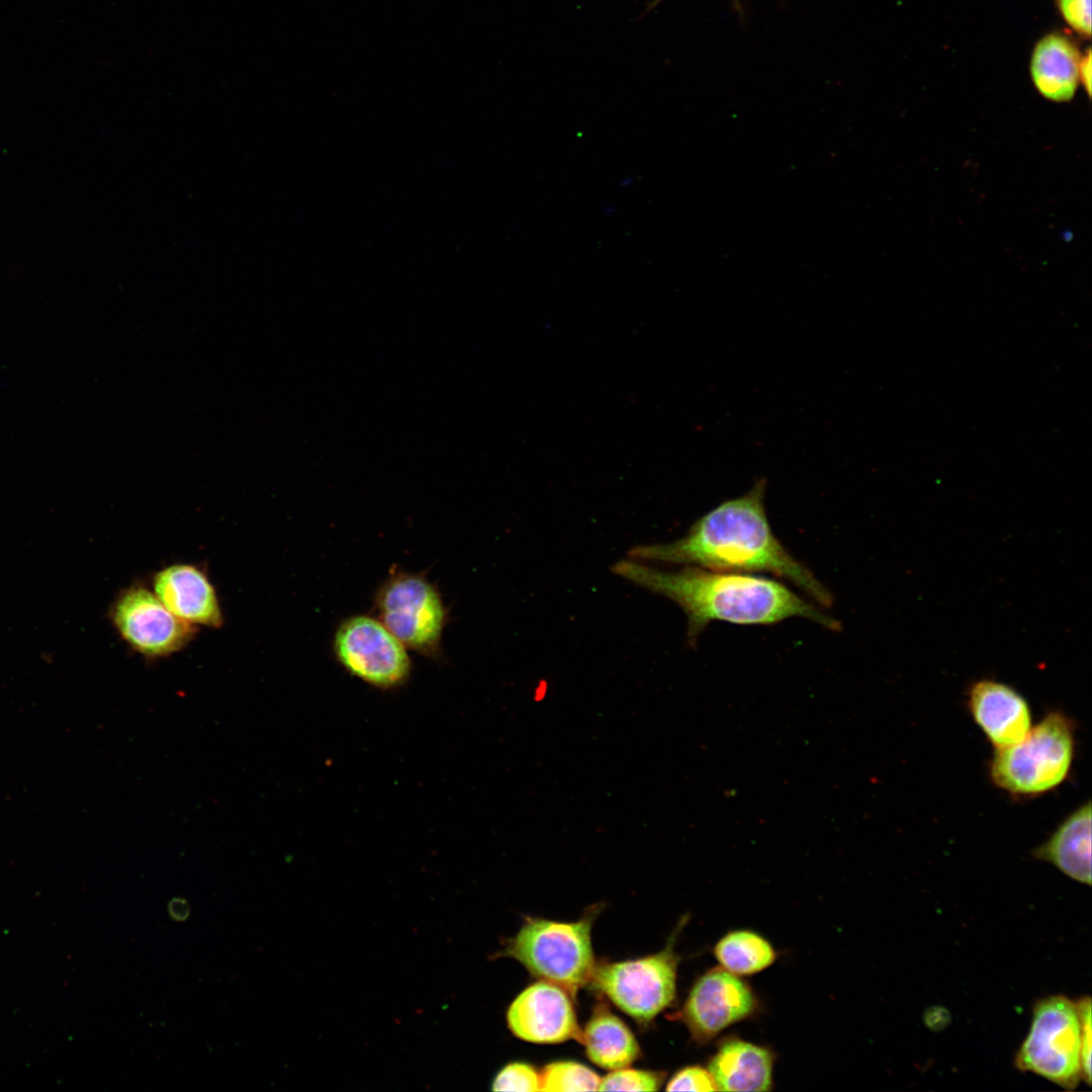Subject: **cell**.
<instances>
[{
  "label": "cell",
  "mask_w": 1092,
  "mask_h": 1092,
  "mask_svg": "<svg viewBox=\"0 0 1092 1092\" xmlns=\"http://www.w3.org/2000/svg\"><path fill=\"white\" fill-rule=\"evenodd\" d=\"M765 487V479H758L746 493L723 502L697 520L682 538L635 546L629 556L713 570L771 573L821 606H830L829 590L774 534L764 508Z\"/></svg>",
  "instance_id": "cell-1"
},
{
  "label": "cell",
  "mask_w": 1092,
  "mask_h": 1092,
  "mask_svg": "<svg viewBox=\"0 0 1092 1092\" xmlns=\"http://www.w3.org/2000/svg\"><path fill=\"white\" fill-rule=\"evenodd\" d=\"M615 574L676 603L688 619V638L695 644L708 624L770 625L804 618L836 631L840 622L824 614L786 584L741 572L688 565L676 571L651 567L635 559L613 566Z\"/></svg>",
  "instance_id": "cell-2"
},
{
  "label": "cell",
  "mask_w": 1092,
  "mask_h": 1092,
  "mask_svg": "<svg viewBox=\"0 0 1092 1092\" xmlns=\"http://www.w3.org/2000/svg\"><path fill=\"white\" fill-rule=\"evenodd\" d=\"M592 923L590 915L574 922L527 918L497 956L516 959L533 976L573 997L590 982L596 968Z\"/></svg>",
  "instance_id": "cell-3"
},
{
  "label": "cell",
  "mask_w": 1092,
  "mask_h": 1092,
  "mask_svg": "<svg viewBox=\"0 0 1092 1092\" xmlns=\"http://www.w3.org/2000/svg\"><path fill=\"white\" fill-rule=\"evenodd\" d=\"M1074 751L1072 721L1062 712H1051L1022 740L996 748L990 776L998 788L1010 794H1043L1065 781Z\"/></svg>",
  "instance_id": "cell-4"
},
{
  "label": "cell",
  "mask_w": 1092,
  "mask_h": 1092,
  "mask_svg": "<svg viewBox=\"0 0 1092 1092\" xmlns=\"http://www.w3.org/2000/svg\"><path fill=\"white\" fill-rule=\"evenodd\" d=\"M375 617L404 645L438 658L448 611L437 586L424 574L394 569L374 597Z\"/></svg>",
  "instance_id": "cell-5"
},
{
  "label": "cell",
  "mask_w": 1092,
  "mask_h": 1092,
  "mask_svg": "<svg viewBox=\"0 0 1092 1092\" xmlns=\"http://www.w3.org/2000/svg\"><path fill=\"white\" fill-rule=\"evenodd\" d=\"M1080 1020L1076 1002L1057 995L1036 1002L1029 1031L1021 1043L1015 1066L1068 1090L1081 1078Z\"/></svg>",
  "instance_id": "cell-6"
},
{
  "label": "cell",
  "mask_w": 1092,
  "mask_h": 1092,
  "mask_svg": "<svg viewBox=\"0 0 1092 1092\" xmlns=\"http://www.w3.org/2000/svg\"><path fill=\"white\" fill-rule=\"evenodd\" d=\"M333 653L346 671L379 690L400 688L411 676L407 649L375 616L344 619L333 637Z\"/></svg>",
  "instance_id": "cell-7"
},
{
  "label": "cell",
  "mask_w": 1092,
  "mask_h": 1092,
  "mask_svg": "<svg viewBox=\"0 0 1092 1092\" xmlns=\"http://www.w3.org/2000/svg\"><path fill=\"white\" fill-rule=\"evenodd\" d=\"M677 963L669 944L652 956L596 966L590 981L625 1013L649 1021L675 997Z\"/></svg>",
  "instance_id": "cell-8"
},
{
  "label": "cell",
  "mask_w": 1092,
  "mask_h": 1092,
  "mask_svg": "<svg viewBox=\"0 0 1092 1092\" xmlns=\"http://www.w3.org/2000/svg\"><path fill=\"white\" fill-rule=\"evenodd\" d=\"M121 638L147 657H163L184 648L194 637L195 626L173 615L154 592L131 586L120 594L112 612Z\"/></svg>",
  "instance_id": "cell-9"
},
{
  "label": "cell",
  "mask_w": 1092,
  "mask_h": 1092,
  "mask_svg": "<svg viewBox=\"0 0 1092 1092\" xmlns=\"http://www.w3.org/2000/svg\"><path fill=\"white\" fill-rule=\"evenodd\" d=\"M755 1006V997L745 982L726 970L713 969L691 989L681 1016L693 1037L706 1043L748 1017Z\"/></svg>",
  "instance_id": "cell-10"
},
{
  "label": "cell",
  "mask_w": 1092,
  "mask_h": 1092,
  "mask_svg": "<svg viewBox=\"0 0 1092 1092\" xmlns=\"http://www.w3.org/2000/svg\"><path fill=\"white\" fill-rule=\"evenodd\" d=\"M570 996L547 981L532 984L510 1005L507 1013L509 1028L519 1038L530 1042L578 1040L581 1031Z\"/></svg>",
  "instance_id": "cell-11"
},
{
  "label": "cell",
  "mask_w": 1092,
  "mask_h": 1092,
  "mask_svg": "<svg viewBox=\"0 0 1092 1092\" xmlns=\"http://www.w3.org/2000/svg\"><path fill=\"white\" fill-rule=\"evenodd\" d=\"M968 706L974 721L996 748L1019 742L1031 728L1026 700L1003 682L992 679L975 682L969 692Z\"/></svg>",
  "instance_id": "cell-12"
},
{
  "label": "cell",
  "mask_w": 1092,
  "mask_h": 1092,
  "mask_svg": "<svg viewBox=\"0 0 1092 1092\" xmlns=\"http://www.w3.org/2000/svg\"><path fill=\"white\" fill-rule=\"evenodd\" d=\"M154 593L179 619L209 628H219L223 617L215 589L206 573L193 564L178 563L158 571Z\"/></svg>",
  "instance_id": "cell-13"
},
{
  "label": "cell",
  "mask_w": 1092,
  "mask_h": 1092,
  "mask_svg": "<svg viewBox=\"0 0 1092 1092\" xmlns=\"http://www.w3.org/2000/svg\"><path fill=\"white\" fill-rule=\"evenodd\" d=\"M1081 52L1076 42L1062 32H1051L1034 46L1030 58V76L1035 89L1054 102L1073 99L1080 83Z\"/></svg>",
  "instance_id": "cell-14"
},
{
  "label": "cell",
  "mask_w": 1092,
  "mask_h": 1092,
  "mask_svg": "<svg viewBox=\"0 0 1092 1092\" xmlns=\"http://www.w3.org/2000/svg\"><path fill=\"white\" fill-rule=\"evenodd\" d=\"M774 1056L765 1048L741 1040H724L708 1070L717 1090L768 1091L772 1085Z\"/></svg>",
  "instance_id": "cell-15"
},
{
  "label": "cell",
  "mask_w": 1092,
  "mask_h": 1092,
  "mask_svg": "<svg viewBox=\"0 0 1092 1092\" xmlns=\"http://www.w3.org/2000/svg\"><path fill=\"white\" fill-rule=\"evenodd\" d=\"M1069 878L1091 885V803L1071 813L1033 851Z\"/></svg>",
  "instance_id": "cell-16"
},
{
  "label": "cell",
  "mask_w": 1092,
  "mask_h": 1092,
  "mask_svg": "<svg viewBox=\"0 0 1092 1092\" xmlns=\"http://www.w3.org/2000/svg\"><path fill=\"white\" fill-rule=\"evenodd\" d=\"M597 1066L626 1068L639 1056L638 1042L629 1027L605 1004H598L578 1039Z\"/></svg>",
  "instance_id": "cell-17"
},
{
  "label": "cell",
  "mask_w": 1092,
  "mask_h": 1092,
  "mask_svg": "<svg viewBox=\"0 0 1092 1092\" xmlns=\"http://www.w3.org/2000/svg\"><path fill=\"white\" fill-rule=\"evenodd\" d=\"M714 953L720 965L734 975H751L769 967L776 960L771 944L749 930H735L723 936Z\"/></svg>",
  "instance_id": "cell-18"
},
{
  "label": "cell",
  "mask_w": 1092,
  "mask_h": 1092,
  "mask_svg": "<svg viewBox=\"0 0 1092 1092\" xmlns=\"http://www.w3.org/2000/svg\"><path fill=\"white\" fill-rule=\"evenodd\" d=\"M541 1091H595L601 1078L587 1067L575 1062H554L540 1074Z\"/></svg>",
  "instance_id": "cell-19"
},
{
  "label": "cell",
  "mask_w": 1092,
  "mask_h": 1092,
  "mask_svg": "<svg viewBox=\"0 0 1092 1092\" xmlns=\"http://www.w3.org/2000/svg\"><path fill=\"white\" fill-rule=\"evenodd\" d=\"M662 1082L660 1074L621 1068L614 1070L600 1080V1091H655Z\"/></svg>",
  "instance_id": "cell-20"
},
{
  "label": "cell",
  "mask_w": 1092,
  "mask_h": 1092,
  "mask_svg": "<svg viewBox=\"0 0 1092 1092\" xmlns=\"http://www.w3.org/2000/svg\"><path fill=\"white\" fill-rule=\"evenodd\" d=\"M491 1089L518 1092L541 1091L540 1074L528 1064L511 1063L496 1074Z\"/></svg>",
  "instance_id": "cell-21"
},
{
  "label": "cell",
  "mask_w": 1092,
  "mask_h": 1092,
  "mask_svg": "<svg viewBox=\"0 0 1092 1092\" xmlns=\"http://www.w3.org/2000/svg\"><path fill=\"white\" fill-rule=\"evenodd\" d=\"M1080 1020L1081 1041V1078L1087 1084H1091V1051H1092V1027H1091V999L1089 996L1082 997L1076 1002Z\"/></svg>",
  "instance_id": "cell-22"
},
{
  "label": "cell",
  "mask_w": 1092,
  "mask_h": 1092,
  "mask_svg": "<svg viewBox=\"0 0 1092 1092\" xmlns=\"http://www.w3.org/2000/svg\"><path fill=\"white\" fill-rule=\"evenodd\" d=\"M1065 22L1080 36H1091V0H1056Z\"/></svg>",
  "instance_id": "cell-23"
},
{
  "label": "cell",
  "mask_w": 1092,
  "mask_h": 1092,
  "mask_svg": "<svg viewBox=\"0 0 1092 1092\" xmlns=\"http://www.w3.org/2000/svg\"><path fill=\"white\" fill-rule=\"evenodd\" d=\"M667 1091H716L717 1086L709 1072L700 1066L678 1071L667 1083Z\"/></svg>",
  "instance_id": "cell-24"
},
{
  "label": "cell",
  "mask_w": 1092,
  "mask_h": 1092,
  "mask_svg": "<svg viewBox=\"0 0 1092 1092\" xmlns=\"http://www.w3.org/2000/svg\"><path fill=\"white\" fill-rule=\"evenodd\" d=\"M168 913L172 920L182 922L188 919L190 915V907L187 900L183 898H173L168 903Z\"/></svg>",
  "instance_id": "cell-25"
},
{
  "label": "cell",
  "mask_w": 1092,
  "mask_h": 1092,
  "mask_svg": "<svg viewBox=\"0 0 1092 1092\" xmlns=\"http://www.w3.org/2000/svg\"><path fill=\"white\" fill-rule=\"evenodd\" d=\"M1080 82L1083 83L1088 96L1091 95V50L1088 48L1082 55L1080 64Z\"/></svg>",
  "instance_id": "cell-26"
},
{
  "label": "cell",
  "mask_w": 1092,
  "mask_h": 1092,
  "mask_svg": "<svg viewBox=\"0 0 1092 1092\" xmlns=\"http://www.w3.org/2000/svg\"><path fill=\"white\" fill-rule=\"evenodd\" d=\"M657 1H660V0H657ZM731 1H732V3L734 4V6L737 9H740L741 6H740V1L739 0H731Z\"/></svg>",
  "instance_id": "cell-27"
}]
</instances>
